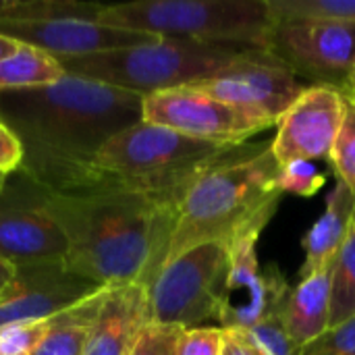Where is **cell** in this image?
<instances>
[{
    "label": "cell",
    "instance_id": "31",
    "mask_svg": "<svg viewBox=\"0 0 355 355\" xmlns=\"http://www.w3.org/2000/svg\"><path fill=\"white\" fill-rule=\"evenodd\" d=\"M23 160V150L19 139L0 123V171L10 175L19 168Z\"/></svg>",
    "mask_w": 355,
    "mask_h": 355
},
{
    "label": "cell",
    "instance_id": "34",
    "mask_svg": "<svg viewBox=\"0 0 355 355\" xmlns=\"http://www.w3.org/2000/svg\"><path fill=\"white\" fill-rule=\"evenodd\" d=\"M343 94H349V96H355V71H354V73H352V77H349V81H347V85H345Z\"/></svg>",
    "mask_w": 355,
    "mask_h": 355
},
{
    "label": "cell",
    "instance_id": "1",
    "mask_svg": "<svg viewBox=\"0 0 355 355\" xmlns=\"http://www.w3.org/2000/svg\"><path fill=\"white\" fill-rule=\"evenodd\" d=\"M141 121L144 96L75 75L44 87L0 92V123L23 150L15 173L50 193L104 187L98 152Z\"/></svg>",
    "mask_w": 355,
    "mask_h": 355
},
{
    "label": "cell",
    "instance_id": "35",
    "mask_svg": "<svg viewBox=\"0 0 355 355\" xmlns=\"http://www.w3.org/2000/svg\"><path fill=\"white\" fill-rule=\"evenodd\" d=\"M6 181H8V175L0 171V191L4 189V185H6Z\"/></svg>",
    "mask_w": 355,
    "mask_h": 355
},
{
    "label": "cell",
    "instance_id": "8",
    "mask_svg": "<svg viewBox=\"0 0 355 355\" xmlns=\"http://www.w3.org/2000/svg\"><path fill=\"white\" fill-rule=\"evenodd\" d=\"M264 50L297 79L343 92L355 71V23L279 21Z\"/></svg>",
    "mask_w": 355,
    "mask_h": 355
},
{
    "label": "cell",
    "instance_id": "2",
    "mask_svg": "<svg viewBox=\"0 0 355 355\" xmlns=\"http://www.w3.org/2000/svg\"><path fill=\"white\" fill-rule=\"evenodd\" d=\"M44 206L67 239L64 264L75 275L100 287L139 283L148 289L162 268L177 210L114 185L44 191Z\"/></svg>",
    "mask_w": 355,
    "mask_h": 355
},
{
    "label": "cell",
    "instance_id": "33",
    "mask_svg": "<svg viewBox=\"0 0 355 355\" xmlns=\"http://www.w3.org/2000/svg\"><path fill=\"white\" fill-rule=\"evenodd\" d=\"M21 44H17V42H12L10 37H6V35H2L0 33V60L2 58H6V56H10L12 52H17V48H19Z\"/></svg>",
    "mask_w": 355,
    "mask_h": 355
},
{
    "label": "cell",
    "instance_id": "21",
    "mask_svg": "<svg viewBox=\"0 0 355 355\" xmlns=\"http://www.w3.org/2000/svg\"><path fill=\"white\" fill-rule=\"evenodd\" d=\"M100 2L79 0H0V19L8 21H58L81 19L98 21L102 12Z\"/></svg>",
    "mask_w": 355,
    "mask_h": 355
},
{
    "label": "cell",
    "instance_id": "16",
    "mask_svg": "<svg viewBox=\"0 0 355 355\" xmlns=\"http://www.w3.org/2000/svg\"><path fill=\"white\" fill-rule=\"evenodd\" d=\"M148 322L150 306L144 285L108 287L83 355H129Z\"/></svg>",
    "mask_w": 355,
    "mask_h": 355
},
{
    "label": "cell",
    "instance_id": "3",
    "mask_svg": "<svg viewBox=\"0 0 355 355\" xmlns=\"http://www.w3.org/2000/svg\"><path fill=\"white\" fill-rule=\"evenodd\" d=\"M279 171L268 139L245 144L233 158L202 175L177 208L164 264L200 243L229 245L252 223L272 218L283 198Z\"/></svg>",
    "mask_w": 355,
    "mask_h": 355
},
{
    "label": "cell",
    "instance_id": "23",
    "mask_svg": "<svg viewBox=\"0 0 355 355\" xmlns=\"http://www.w3.org/2000/svg\"><path fill=\"white\" fill-rule=\"evenodd\" d=\"M272 23L335 21L355 23V0H266Z\"/></svg>",
    "mask_w": 355,
    "mask_h": 355
},
{
    "label": "cell",
    "instance_id": "30",
    "mask_svg": "<svg viewBox=\"0 0 355 355\" xmlns=\"http://www.w3.org/2000/svg\"><path fill=\"white\" fill-rule=\"evenodd\" d=\"M223 352L220 355H270L264 345L243 329H223Z\"/></svg>",
    "mask_w": 355,
    "mask_h": 355
},
{
    "label": "cell",
    "instance_id": "22",
    "mask_svg": "<svg viewBox=\"0 0 355 355\" xmlns=\"http://www.w3.org/2000/svg\"><path fill=\"white\" fill-rule=\"evenodd\" d=\"M355 316V227L331 268V320L329 329Z\"/></svg>",
    "mask_w": 355,
    "mask_h": 355
},
{
    "label": "cell",
    "instance_id": "28",
    "mask_svg": "<svg viewBox=\"0 0 355 355\" xmlns=\"http://www.w3.org/2000/svg\"><path fill=\"white\" fill-rule=\"evenodd\" d=\"M297 355H355V316L329 329Z\"/></svg>",
    "mask_w": 355,
    "mask_h": 355
},
{
    "label": "cell",
    "instance_id": "36",
    "mask_svg": "<svg viewBox=\"0 0 355 355\" xmlns=\"http://www.w3.org/2000/svg\"><path fill=\"white\" fill-rule=\"evenodd\" d=\"M354 227H355V212H354Z\"/></svg>",
    "mask_w": 355,
    "mask_h": 355
},
{
    "label": "cell",
    "instance_id": "19",
    "mask_svg": "<svg viewBox=\"0 0 355 355\" xmlns=\"http://www.w3.org/2000/svg\"><path fill=\"white\" fill-rule=\"evenodd\" d=\"M108 287L50 316L48 331L31 355H83Z\"/></svg>",
    "mask_w": 355,
    "mask_h": 355
},
{
    "label": "cell",
    "instance_id": "25",
    "mask_svg": "<svg viewBox=\"0 0 355 355\" xmlns=\"http://www.w3.org/2000/svg\"><path fill=\"white\" fill-rule=\"evenodd\" d=\"M324 183H327V175L318 171L314 162H306V160L281 166L279 179H277V187L283 196L291 193L297 198L316 196L324 187Z\"/></svg>",
    "mask_w": 355,
    "mask_h": 355
},
{
    "label": "cell",
    "instance_id": "10",
    "mask_svg": "<svg viewBox=\"0 0 355 355\" xmlns=\"http://www.w3.org/2000/svg\"><path fill=\"white\" fill-rule=\"evenodd\" d=\"M272 218H260L245 227L229 243V308L220 322L223 329H254L256 324L281 316L291 291L277 264L260 266L258 239Z\"/></svg>",
    "mask_w": 355,
    "mask_h": 355
},
{
    "label": "cell",
    "instance_id": "5",
    "mask_svg": "<svg viewBox=\"0 0 355 355\" xmlns=\"http://www.w3.org/2000/svg\"><path fill=\"white\" fill-rule=\"evenodd\" d=\"M262 52L266 50L160 37L125 50L58 58V62L67 75L148 96L162 89L200 85L258 58Z\"/></svg>",
    "mask_w": 355,
    "mask_h": 355
},
{
    "label": "cell",
    "instance_id": "26",
    "mask_svg": "<svg viewBox=\"0 0 355 355\" xmlns=\"http://www.w3.org/2000/svg\"><path fill=\"white\" fill-rule=\"evenodd\" d=\"M48 320H25L0 329V355H31L48 331Z\"/></svg>",
    "mask_w": 355,
    "mask_h": 355
},
{
    "label": "cell",
    "instance_id": "12",
    "mask_svg": "<svg viewBox=\"0 0 355 355\" xmlns=\"http://www.w3.org/2000/svg\"><path fill=\"white\" fill-rule=\"evenodd\" d=\"M345 94L335 87L308 85L277 123L270 150L279 166L329 160L341 129Z\"/></svg>",
    "mask_w": 355,
    "mask_h": 355
},
{
    "label": "cell",
    "instance_id": "11",
    "mask_svg": "<svg viewBox=\"0 0 355 355\" xmlns=\"http://www.w3.org/2000/svg\"><path fill=\"white\" fill-rule=\"evenodd\" d=\"M17 185L8 175L0 191V258L25 266L40 262H64L67 239L44 206V189L19 173Z\"/></svg>",
    "mask_w": 355,
    "mask_h": 355
},
{
    "label": "cell",
    "instance_id": "18",
    "mask_svg": "<svg viewBox=\"0 0 355 355\" xmlns=\"http://www.w3.org/2000/svg\"><path fill=\"white\" fill-rule=\"evenodd\" d=\"M333 268V266H331ZM331 268L300 279L291 287L281 312L283 327L297 349H304L329 331L331 320Z\"/></svg>",
    "mask_w": 355,
    "mask_h": 355
},
{
    "label": "cell",
    "instance_id": "32",
    "mask_svg": "<svg viewBox=\"0 0 355 355\" xmlns=\"http://www.w3.org/2000/svg\"><path fill=\"white\" fill-rule=\"evenodd\" d=\"M12 277H15V266L0 258V291L12 281Z\"/></svg>",
    "mask_w": 355,
    "mask_h": 355
},
{
    "label": "cell",
    "instance_id": "24",
    "mask_svg": "<svg viewBox=\"0 0 355 355\" xmlns=\"http://www.w3.org/2000/svg\"><path fill=\"white\" fill-rule=\"evenodd\" d=\"M329 164L337 177L355 196V96L345 94V110L341 129L329 156Z\"/></svg>",
    "mask_w": 355,
    "mask_h": 355
},
{
    "label": "cell",
    "instance_id": "7",
    "mask_svg": "<svg viewBox=\"0 0 355 355\" xmlns=\"http://www.w3.org/2000/svg\"><path fill=\"white\" fill-rule=\"evenodd\" d=\"M231 252L208 241L168 260L148 285L150 322L179 329L220 327L229 308Z\"/></svg>",
    "mask_w": 355,
    "mask_h": 355
},
{
    "label": "cell",
    "instance_id": "27",
    "mask_svg": "<svg viewBox=\"0 0 355 355\" xmlns=\"http://www.w3.org/2000/svg\"><path fill=\"white\" fill-rule=\"evenodd\" d=\"M181 333L179 327L148 322L129 355H179Z\"/></svg>",
    "mask_w": 355,
    "mask_h": 355
},
{
    "label": "cell",
    "instance_id": "13",
    "mask_svg": "<svg viewBox=\"0 0 355 355\" xmlns=\"http://www.w3.org/2000/svg\"><path fill=\"white\" fill-rule=\"evenodd\" d=\"M100 289L104 287L75 275L64 262L17 266L12 281L0 291V329L50 318Z\"/></svg>",
    "mask_w": 355,
    "mask_h": 355
},
{
    "label": "cell",
    "instance_id": "9",
    "mask_svg": "<svg viewBox=\"0 0 355 355\" xmlns=\"http://www.w3.org/2000/svg\"><path fill=\"white\" fill-rule=\"evenodd\" d=\"M144 121L220 146H245L250 137L272 127L264 119L231 106L196 85L144 96Z\"/></svg>",
    "mask_w": 355,
    "mask_h": 355
},
{
    "label": "cell",
    "instance_id": "14",
    "mask_svg": "<svg viewBox=\"0 0 355 355\" xmlns=\"http://www.w3.org/2000/svg\"><path fill=\"white\" fill-rule=\"evenodd\" d=\"M196 87L277 127L279 119L289 110V106L304 94L308 85H304L268 52H262L258 58Z\"/></svg>",
    "mask_w": 355,
    "mask_h": 355
},
{
    "label": "cell",
    "instance_id": "6",
    "mask_svg": "<svg viewBox=\"0 0 355 355\" xmlns=\"http://www.w3.org/2000/svg\"><path fill=\"white\" fill-rule=\"evenodd\" d=\"M98 23L164 40L264 50L272 19L266 0H135L104 4Z\"/></svg>",
    "mask_w": 355,
    "mask_h": 355
},
{
    "label": "cell",
    "instance_id": "17",
    "mask_svg": "<svg viewBox=\"0 0 355 355\" xmlns=\"http://www.w3.org/2000/svg\"><path fill=\"white\" fill-rule=\"evenodd\" d=\"M354 212L355 196L343 183H337L327 198L324 212L302 239L304 262L297 272L300 279L333 266L337 254L354 229Z\"/></svg>",
    "mask_w": 355,
    "mask_h": 355
},
{
    "label": "cell",
    "instance_id": "4",
    "mask_svg": "<svg viewBox=\"0 0 355 355\" xmlns=\"http://www.w3.org/2000/svg\"><path fill=\"white\" fill-rule=\"evenodd\" d=\"M241 148L200 141L141 121L110 137L98 152L96 164L106 185L177 210L202 175L233 158Z\"/></svg>",
    "mask_w": 355,
    "mask_h": 355
},
{
    "label": "cell",
    "instance_id": "15",
    "mask_svg": "<svg viewBox=\"0 0 355 355\" xmlns=\"http://www.w3.org/2000/svg\"><path fill=\"white\" fill-rule=\"evenodd\" d=\"M0 33L17 44L42 50L58 58L89 56L110 50H125L160 37L125 31L98 21L58 19V21H8L0 19Z\"/></svg>",
    "mask_w": 355,
    "mask_h": 355
},
{
    "label": "cell",
    "instance_id": "29",
    "mask_svg": "<svg viewBox=\"0 0 355 355\" xmlns=\"http://www.w3.org/2000/svg\"><path fill=\"white\" fill-rule=\"evenodd\" d=\"M223 335V327L183 329L179 341V355H220Z\"/></svg>",
    "mask_w": 355,
    "mask_h": 355
},
{
    "label": "cell",
    "instance_id": "20",
    "mask_svg": "<svg viewBox=\"0 0 355 355\" xmlns=\"http://www.w3.org/2000/svg\"><path fill=\"white\" fill-rule=\"evenodd\" d=\"M64 75V69L54 56L21 44L17 52L0 60V92L52 85Z\"/></svg>",
    "mask_w": 355,
    "mask_h": 355
}]
</instances>
